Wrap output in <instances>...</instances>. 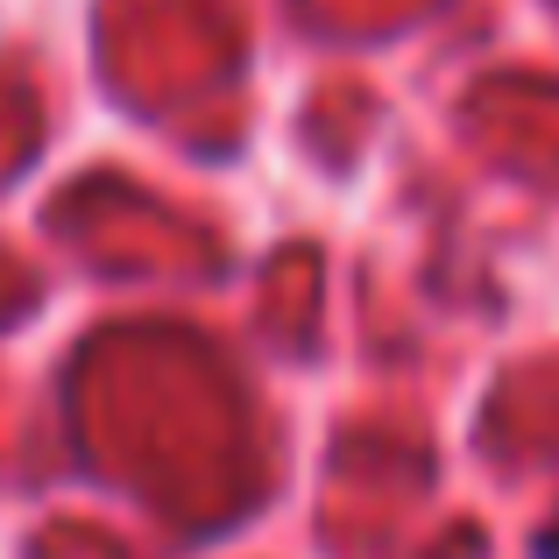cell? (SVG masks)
<instances>
[{
    "label": "cell",
    "mask_w": 559,
    "mask_h": 559,
    "mask_svg": "<svg viewBox=\"0 0 559 559\" xmlns=\"http://www.w3.org/2000/svg\"><path fill=\"white\" fill-rule=\"evenodd\" d=\"M538 559H559V532H546V538H538Z\"/></svg>",
    "instance_id": "6da1fadb"
}]
</instances>
